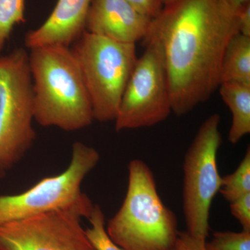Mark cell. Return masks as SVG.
Wrapping results in <instances>:
<instances>
[{"mask_svg":"<svg viewBox=\"0 0 250 250\" xmlns=\"http://www.w3.org/2000/svg\"><path fill=\"white\" fill-rule=\"evenodd\" d=\"M238 34L236 17L220 0H167L163 4L146 38L156 39L162 48L174 114L190 113L218 89L224 52Z\"/></svg>","mask_w":250,"mask_h":250,"instance_id":"1","label":"cell"},{"mask_svg":"<svg viewBox=\"0 0 250 250\" xmlns=\"http://www.w3.org/2000/svg\"><path fill=\"white\" fill-rule=\"evenodd\" d=\"M29 64L34 121L65 131L83 129L93 123L91 102L71 47L51 45L30 49Z\"/></svg>","mask_w":250,"mask_h":250,"instance_id":"2","label":"cell"},{"mask_svg":"<svg viewBox=\"0 0 250 250\" xmlns=\"http://www.w3.org/2000/svg\"><path fill=\"white\" fill-rule=\"evenodd\" d=\"M121 208L106 225L108 236L125 250H171L179 231L173 212L161 200L149 166L134 159Z\"/></svg>","mask_w":250,"mask_h":250,"instance_id":"3","label":"cell"},{"mask_svg":"<svg viewBox=\"0 0 250 250\" xmlns=\"http://www.w3.org/2000/svg\"><path fill=\"white\" fill-rule=\"evenodd\" d=\"M100 123L116 120L138 58L134 43L118 42L85 31L71 47Z\"/></svg>","mask_w":250,"mask_h":250,"instance_id":"4","label":"cell"},{"mask_svg":"<svg viewBox=\"0 0 250 250\" xmlns=\"http://www.w3.org/2000/svg\"><path fill=\"white\" fill-rule=\"evenodd\" d=\"M34 93L29 53L15 49L0 57V178L32 147Z\"/></svg>","mask_w":250,"mask_h":250,"instance_id":"5","label":"cell"},{"mask_svg":"<svg viewBox=\"0 0 250 250\" xmlns=\"http://www.w3.org/2000/svg\"><path fill=\"white\" fill-rule=\"evenodd\" d=\"M100 159L95 148L73 143L70 164L61 173L45 177L20 193L0 195V226L68 208L89 198L82 191V183Z\"/></svg>","mask_w":250,"mask_h":250,"instance_id":"6","label":"cell"},{"mask_svg":"<svg viewBox=\"0 0 250 250\" xmlns=\"http://www.w3.org/2000/svg\"><path fill=\"white\" fill-rule=\"evenodd\" d=\"M221 117L213 113L202 123L184 161L183 209L188 232L207 239L210 208L220 191L222 177L217 154L222 144Z\"/></svg>","mask_w":250,"mask_h":250,"instance_id":"7","label":"cell"},{"mask_svg":"<svg viewBox=\"0 0 250 250\" xmlns=\"http://www.w3.org/2000/svg\"><path fill=\"white\" fill-rule=\"evenodd\" d=\"M143 41L146 49L138 58L114 121L117 131L154 126L172 112L168 74L160 43L150 37Z\"/></svg>","mask_w":250,"mask_h":250,"instance_id":"8","label":"cell"},{"mask_svg":"<svg viewBox=\"0 0 250 250\" xmlns=\"http://www.w3.org/2000/svg\"><path fill=\"white\" fill-rule=\"evenodd\" d=\"M94 207L90 198L0 226V250H95L85 234L82 219Z\"/></svg>","mask_w":250,"mask_h":250,"instance_id":"9","label":"cell"},{"mask_svg":"<svg viewBox=\"0 0 250 250\" xmlns=\"http://www.w3.org/2000/svg\"><path fill=\"white\" fill-rule=\"evenodd\" d=\"M151 21L126 0H93L85 31L118 42L136 44L147 36Z\"/></svg>","mask_w":250,"mask_h":250,"instance_id":"10","label":"cell"},{"mask_svg":"<svg viewBox=\"0 0 250 250\" xmlns=\"http://www.w3.org/2000/svg\"><path fill=\"white\" fill-rule=\"evenodd\" d=\"M93 0H58L47 19L28 31L24 44L29 49L40 46L70 47L85 31V21Z\"/></svg>","mask_w":250,"mask_h":250,"instance_id":"11","label":"cell"},{"mask_svg":"<svg viewBox=\"0 0 250 250\" xmlns=\"http://www.w3.org/2000/svg\"><path fill=\"white\" fill-rule=\"evenodd\" d=\"M218 89L232 116L229 142L236 144L250 133V84L223 82Z\"/></svg>","mask_w":250,"mask_h":250,"instance_id":"12","label":"cell"},{"mask_svg":"<svg viewBox=\"0 0 250 250\" xmlns=\"http://www.w3.org/2000/svg\"><path fill=\"white\" fill-rule=\"evenodd\" d=\"M223 82L250 84V37L238 34L228 42L220 65V84Z\"/></svg>","mask_w":250,"mask_h":250,"instance_id":"13","label":"cell"},{"mask_svg":"<svg viewBox=\"0 0 250 250\" xmlns=\"http://www.w3.org/2000/svg\"><path fill=\"white\" fill-rule=\"evenodd\" d=\"M225 200L231 203L250 193V149L232 174L222 177L220 191Z\"/></svg>","mask_w":250,"mask_h":250,"instance_id":"14","label":"cell"},{"mask_svg":"<svg viewBox=\"0 0 250 250\" xmlns=\"http://www.w3.org/2000/svg\"><path fill=\"white\" fill-rule=\"evenodd\" d=\"M25 21V0H0V57L15 26Z\"/></svg>","mask_w":250,"mask_h":250,"instance_id":"15","label":"cell"},{"mask_svg":"<svg viewBox=\"0 0 250 250\" xmlns=\"http://www.w3.org/2000/svg\"><path fill=\"white\" fill-rule=\"evenodd\" d=\"M90 227L85 229V234L95 250H125L118 246L108 236L105 215L101 207L94 205L88 218Z\"/></svg>","mask_w":250,"mask_h":250,"instance_id":"16","label":"cell"},{"mask_svg":"<svg viewBox=\"0 0 250 250\" xmlns=\"http://www.w3.org/2000/svg\"><path fill=\"white\" fill-rule=\"evenodd\" d=\"M205 247L206 250H250V231H217Z\"/></svg>","mask_w":250,"mask_h":250,"instance_id":"17","label":"cell"},{"mask_svg":"<svg viewBox=\"0 0 250 250\" xmlns=\"http://www.w3.org/2000/svg\"><path fill=\"white\" fill-rule=\"evenodd\" d=\"M229 204L231 214L241 224L243 231H250V193Z\"/></svg>","mask_w":250,"mask_h":250,"instance_id":"18","label":"cell"},{"mask_svg":"<svg viewBox=\"0 0 250 250\" xmlns=\"http://www.w3.org/2000/svg\"><path fill=\"white\" fill-rule=\"evenodd\" d=\"M206 239L192 236L188 231L179 232L174 248L176 250H206Z\"/></svg>","mask_w":250,"mask_h":250,"instance_id":"19","label":"cell"},{"mask_svg":"<svg viewBox=\"0 0 250 250\" xmlns=\"http://www.w3.org/2000/svg\"><path fill=\"white\" fill-rule=\"evenodd\" d=\"M130 4L147 17L153 19L160 12L163 3L160 0H126Z\"/></svg>","mask_w":250,"mask_h":250,"instance_id":"20","label":"cell"},{"mask_svg":"<svg viewBox=\"0 0 250 250\" xmlns=\"http://www.w3.org/2000/svg\"><path fill=\"white\" fill-rule=\"evenodd\" d=\"M236 21L238 34L250 37V2L239 10Z\"/></svg>","mask_w":250,"mask_h":250,"instance_id":"21","label":"cell"},{"mask_svg":"<svg viewBox=\"0 0 250 250\" xmlns=\"http://www.w3.org/2000/svg\"><path fill=\"white\" fill-rule=\"evenodd\" d=\"M222 6L229 14L236 17L239 10L250 2V0H220Z\"/></svg>","mask_w":250,"mask_h":250,"instance_id":"22","label":"cell"},{"mask_svg":"<svg viewBox=\"0 0 250 250\" xmlns=\"http://www.w3.org/2000/svg\"><path fill=\"white\" fill-rule=\"evenodd\" d=\"M160 1H161V2L163 3V4H164V3H165L166 1H167V0H160Z\"/></svg>","mask_w":250,"mask_h":250,"instance_id":"23","label":"cell"},{"mask_svg":"<svg viewBox=\"0 0 250 250\" xmlns=\"http://www.w3.org/2000/svg\"><path fill=\"white\" fill-rule=\"evenodd\" d=\"M171 250H176V249H175V248H173V249Z\"/></svg>","mask_w":250,"mask_h":250,"instance_id":"24","label":"cell"}]
</instances>
